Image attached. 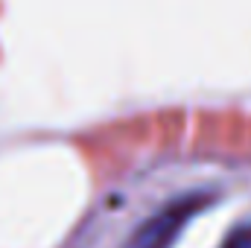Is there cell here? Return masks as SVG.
Listing matches in <instances>:
<instances>
[{
	"mask_svg": "<svg viewBox=\"0 0 251 248\" xmlns=\"http://www.w3.org/2000/svg\"><path fill=\"white\" fill-rule=\"evenodd\" d=\"M222 248H251V222L240 225V228H234L231 237L225 240V246Z\"/></svg>",
	"mask_w": 251,
	"mask_h": 248,
	"instance_id": "2",
	"label": "cell"
},
{
	"mask_svg": "<svg viewBox=\"0 0 251 248\" xmlns=\"http://www.w3.org/2000/svg\"><path fill=\"white\" fill-rule=\"evenodd\" d=\"M213 201L210 193H187L167 201L155 216H149L123 248H173L178 234Z\"/></svg>",
	"mask_w": 251,
	"mask_h": 248,
	"instance_id": "1",
	"label": "cell"
}]
</instances>
